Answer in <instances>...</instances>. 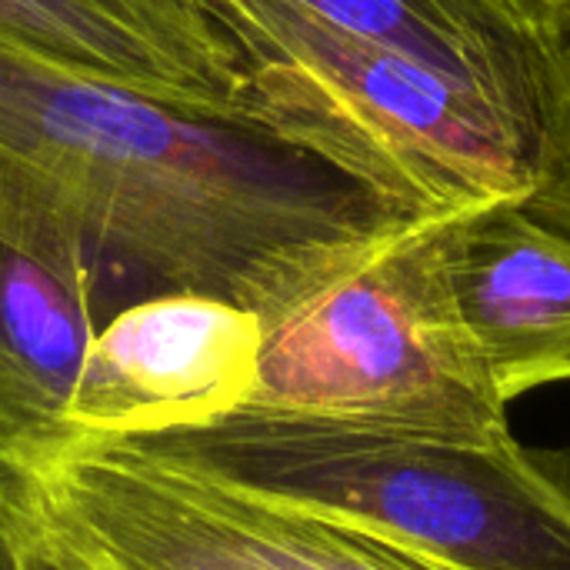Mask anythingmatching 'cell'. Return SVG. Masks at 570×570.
I'll use <instances>...</instances> for the list:
<instances>
[{
  "label": "cell",
  "instance_id": "cell-10",
  "mask_svg": "<svg viewBox=\"0 0 570 570\" xmlns=\"http://www.w3.org/2000/svg\"><path fill=\"white\" fill-rule=\"evenodd\" d=\"M30 524L23 518L13 474L0 468V570H30Z\"/></svg>",
  "mask_w": 570,
  "mask_h": 570
},
{
  "label": "cell",
  "instance_id": "cell-1",
  "mask_svg": "<svg viewBox=\"0 0 570 570\" xmlns=\"http://www.w3.org/2000/svg\"><path fill=\"white\" fill-rule=\"evenodd\" d=\"M244 117L441 220L541 187L570 0H160Z\"/></svg>",
  "mask_w": 570,
  "mask_h": 570
},
{
  "label": "cell",
  "instance_id": "cell-3",
  "mask_svg": "<svg viewBox=\"0 0 570 570\" xmlns=\"http://www.w3.org/2000/svg\"><path fill=\"white\" fill-rule=\"evenodd\" d=\"M117 444L448 570H570V454L524 448L514 434L461 438L240 404Z\"/></svg>",
  "mask_w": 570,
  "mask_h": 570
},
{
  "label": "cell",
  "instance_id": "cell-11",
  "mask_svg": "<svg viewBox=\"0 0 570 570\" xmlns=\"http://www.w3.org/2000/svg\"><path fill=\"white\" fill-rule=\"evenodd\" d=\"M30 538H33V548H30V570H77L70 561H63L57 551H50L33 531H30Z\"/></svg>",
  "mask_w": 570,
  "mask_h": 570
},
{
  "label": "cell",
  "instance_id": "cell-6",
  "mask_svg": "<svg viewBox=\"0 0 570 570\" xmlns=\"http://www.w3.org/2000/svg\"><path fill=\"white\" fill-rule=\"evenodd\" d=\"M254 311L190 291L124 304L97 331L70 401L73 438L124 441L217 421L250 397Z\"/></svg>",
  "mask_w": 570,
  "mask_h": 570
},
{
  "label": "cell",
  "instance_id": "cell-2",
  "mask_svg": "<svg viewBox=\"0 0 570 570\" xmlns=\"http://www.w3.org/2000/svg\"><path fill=\"white\" fill-rule=\"evenodd\" d=\"M0 167L60 200L147 291L254 311L327 247L428 224L267 130L207 120L0 40Z\"/></svg>",
  "mask_w": 570,
  "mask_h": 570
},
{
  "label": "cell",
  "instance_id": "cell-9",
  "mask_svg": "<svg viewBox=\"0 0 570 570\" xmlns=\"http://www.w3.org/2000/svg\"><path fill=\"white\" fill-rule=\"evenodd\" d=\"M541 214L564 224L570 230V33L561 67V87H558V107H554V127L544 160L541 187L528 197Z\"/></svg>",
  "mask_w": 570,
  "mask_h": 570
},
{
  "label": "cell",
  "instance_id": "cell-5",
  "mask_svg": "<svg viewBox=\"0 0 570 570\" xmlns=\"http://www.w3.org/2000/svg\"><path fill=\"white\" fill-rule=\"evenodd\" d=\"M150 297L50 194L0 167V468L73 441L70 401L97 331Z\"/></svg>",
  "mask_w": 570,
  "mask_h": 570
},
{
  "label": "cell",
  "instance_id": "cell-4",
  "mask_svg": "<svg viewBox=\"0 0 570 570\" xmlns=\"http://www.w3.org/2000/svg\"><path fill=\"white\" fill-rule=\"evenodd\" d=\"M244 404L461 438L511 434L438 267L431 220L327 247L257 307Z\"/></svg>",
  "mask_w": 570,
  "mask_h": 570
},
{
  "label": "cell",
  "instance_id": "cell-7",
  "mask_svg": "<svg viewBox=\"0 0 570 570\" xmlns=\"http://www.w3.org/2000/svg\"><path fill=\"white\" fill-rule=\"evenodd\" d=\"M451 307L504 407L570 381V230L528 197L431 220Z\"/></svg>",
  "mask_w": 570,
  "mask_h": 570
},
{
  "label": "cell",
  "instance_id": "cell-8",
  "mask_svg": "<svg viewBox=\"0 0 570 570\" xmlns=\"http://www.w3.org/2000/svg\"><path fill=\"white\" fill-rule=\"evenodd\" d=\"M0 40L70 73L250 127L230 70L160 0H0Z\"/></svg>",
  "mask_w": 570,
  "mask_h": 570
}]
</instances>
